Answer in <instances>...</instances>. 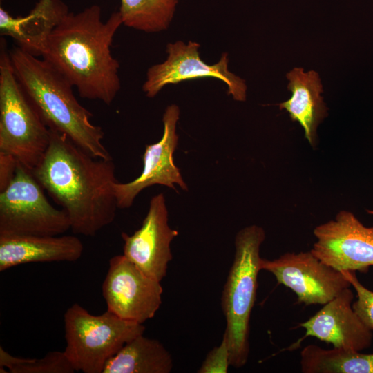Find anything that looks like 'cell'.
<instances>
[{"label":"cell","instance_id":"cell-1","mask_svg":"<svg viewBox=\"0 0 373 373\" xmlns=\"http://www.w3.org/2000/svg\"><path fill=\"white\" fill-rule=\"evenodd\" d=\"M32 174L67 213L74 233L95 236L114 221L118 207L113 158H96L50 130L48 148Z\"/></svg>","mask_w":373,"mask_h":373},{"label":"cell","instance_id":"cell-2","mask_svg":"<svg viewBox=\"0 0 373 373\" xmlns=\"http://www.w3.org/2000/svg\"><path fill=\"white\" fill-rule=\"evenodd\" d=\"M122 24L119 11L102 21L98 5L68 12L50 35L41 57L82 98L110 105L121 88L119 64L111 47Z\"/></svg>","mask_w":373,"mask_h":373},{"label":"cell","instance_id":"cell-3","mask_svg":"<svg viewBox=\"0 0 373 373\" xmlns=\"http://www.w3.org/2000/svg\"><path fill=\"white\" fill-rule=\"evenodd\" d=\"M9 55L19 84L46 125L92 156L111 159L103 144V129L90 122L93 114L78 102L73 85L43 58L17 46L9 50Z\"/></svg>","mask_w":373,"mask_h":373},{"label":"cell","instance_id":"cell-4","mask_svg":"<svg viewBox=\"0 0 373 373\" xmlns=\"http://www.w3.org/2000/svg\"><path fill=\"white\" fill-rule=\"evenodd\" d=\"M265 239L262 227L252 224L240 230L235 238V254L221 305L226 319V336L230 365L240 368L249 355L250 317L256 298L260 270V247Z\"/></svg>","mask_w":373,"mask_h":373},{"label":"cell","instance_id":"cell-5","mask_svg":"<svg viewBox=\"0 0 373 373\" xmlns=\"http://www.w3.org/2000/svg\"><path fill=\"white\" fill-rule=\"evenodd\" d=\"M50 130L19 84L4 39L0 50V151L32 172L50 144Z\"/></svg>","mask_w":373,"mask_h":373},{"label":"cell","instance_id":"cell-6","mask_svg":"<svg viewBox=\"0 0 373 373\" xmlns=\"http://www.w3.org/2000/svg\"><path fill=\"white\" fill-rule=\"evenodd\" d=\"M64 325V352L75 372L84 373H103L107 362L145 330L143 324L122 319L108 310L91 314L78 303L66 310Z\"/></svg>","mask_w":373,"mask_h":373},{"label":"cell","instance_id":"cell-7","mask_svg":"<svg viewBox=\"0 0 373 373\" xmlns=\"http://www.w3.org/2000/svg\"><path fill=\"white\" fill-rule=\"evenodd\" d=\"M42 188L18 162L14 178L0 191V236H57L70 229L67 213L54 207Z\"/></svg>","mask_w":373,"mask_h":373},{"label":"cell","instance_id":"cell-8","mask_svg":"<svg viewBox=\"0 0 373 373\" xmlns=\"http://www.w3.org/2000/svg\"><path fill=\"white\" fill-rule=\"evenodd\" d=\"M200 45L189 41L169 43L166 46L167 57L164 61L151 66L142 85V90L149 98L155 97L169 84L202 78H216L227 86V93L233 99H246L247 86L244 79L231 73L228 68V54L223 52L213 64L204 62L200 57Z\"/></svg>","mask_w":373,"mask_h":373},{"label":"cell","instance_id":"cell-9","mask_svg":"<svg viewBox=\"0 0 373 373\" xmlns=\"http://www.w3.org/2000/svg\"><path fill=\"white\" fill-rule=\"evenodd\" d=\"M260 267L306 305H324L352 286L345 271L324 263L311 251L287 252L273 260L261 258Z\"/></svg>","mask_w":373,"mask_h":373},{"label":"cell","instance_id":"cell-10","mask_svg":"<svg viewBox=\"0 0 373 373\" xmlns=\"http://www.w3.org/2000/svg\"><path fill=\"white\" fill-rule=\"evenodd\" d=\"M107 310L143 324L162 305L161 282L146 275L123 254L112 257L102 286Z\"/></svg>","mask_w":373,"mask_h":373},{"label":"cell","instance_id":"cell-11","mask_svg":"<svg viewBox=\"0 0 373 373\" xmlns=\"http://www.w3.org/2000/svg\"><path fill=\"white\" fill-rule=\"evenodd\" d=\"M312 254L340 271L366 272L373 266V226H365L351 211H340L314 229Z\"/></svg>","mask_w":373,"mask_h":373},{"label":"cell","instance_id":"cell-12","mask_svg":"<svg viewBox=\"0 0 373 373\" xmlns=\"http://www.w3.org/2000/svg\"><path fill=\"white\" fill-rule=\"evenodd\" d=\"M180 108L176 104L166 107L163 114L164 131L160 141L148 144L143 154V169L135 180L114 184V191L119 209L130 207L137 195L144 189L155 184L176 190L175 184L187 190L180 169L174 163L173 153L178 145L177 123Z\"/></svg>","mask_w":373,"mask_h":373},{"label":"cell","instance_id":"cell-13","mask_svg":"<svg viewBox=\"0 0 373 373\" xmlns=\"http://www.w3.org/2000/svg\"><path fill=\"white\" fill-rule=\"evenodd\" d=\"M168 223L164 195L151 198L140 228L132 235L121 233L123 255L150 277L162 281L172 260L171 241L178 235Z\"/></svg>","mask_w":373,"mask_h":373},{"label":"cell","instance_id":"cell-14","mask_svg":"<svg viewBox=\"0 0 373 373\" xmlns=\"http://www.w3.org/2000/svg\"><path fill=\"white\" fill-rule=\"evenodd\" d=\"M354 294L350 287L324 305L299 326L305 329L303 338L312 336L334 347L362 351L368 348L373 334L352 308Z\"/></svg>","mask_w":373,"mask_h":373},{"label":"cell","instance_id":"cell-15","mask_svg":"<svg viewBox=\"0 0 373 373\" xmlns=\"http://www.w3.org/2000/svg\"><path fill=\"white\" fill-rule=\"evenodd\" d=\"M83 250L75 236H0V271L30 262H75Z\"/></svg>","mask_w":373,"mask_h":373},{"label":"cell","instance_id":"cell-16","mask_svg":"<svg viewBox=\"0 0 373 373\" xmlns=\"http://www.w3.org/2000/svg\"><path fill=\"white\" fill-rule=\"evenodd\" d=\"M68 12L61 0H39L25 17H14L1 7L0 35L12 38L22 50L41 57L50 35Z\"/></svg>","mask_w":373,"mask_h":373},{"label":"cell","instance_id":"cell-17","mask_svg":"<svg viewBox=\"0 0 373 373\" xmlns=\"http://www.w3.org/2000/svg\"><path fill=\"white\" fill-rule=\"evenodd\" d=\"M289 80L287 89L291 97L278 104L285 109L292 121L303 127L305 137L314 147L316 144V129L327 116V108L321 93L322 85L318 73L314 70L304 73L301 68H295L287 74Z\"/></svg>","mask_w":373,"mask_h":373},{"label":"cell","instance_id":"cell-18","mask_svg":"<svg viewBox=\"0 0 373 373\" xmlns=\"http://www.w3.org/2000/svg\"><path fill=\"white\" fill-rule=\"evenodd\" d=\"M173 365L164 345L143 334L125 344L107 362L103 373H169Z\"/></svg>","mask_w":373,"mask_h":373},{"label":"cell","instance_id":"cell-19","mask_svg":"<svg viewBox=\"0 0 373 373\" xmlns=\"http://www.w3.org/2000/svg\"><path fill=\"white\" fill-rule=\"evenodd\" d=\"M303 373H373V354L308 345L300 352Z\"/></svg>","mask_w":373,"mask_h":373},{"label":"cell","instance_id":"cell-20","mask_svg":"<svg viewBox=\"0 0 373 373\" xmlns=\"http://www.w3.org/2000/svg\"><path fill=\"white\" fill-rule=\"evenodd\" d=\"M178 0H121L122 24L145 32L166 30L173 18Z\"/></svg>","mask_w":373,"mask_h":373},{"label":"cell","instance_id":"cell-21","mask_svg":"<svg viewBox=\"0 0 373 373\" xmlns=\"http://www.w3.org/2000/svg\"><path fill=\"white\" fill-rule=\"evenodd\" d=\"M73 373L75 372L64 352L51 351L41 358L15 356L0 347V373Z\"/></svg>","mask_w":373,"mask_h":373},{"label":"cell","instance_id":"cell-22","mask_svg":"<svg viewBox=\"0 0 373 373\" xmlns=\"http://www.w3.org/2000/svg\"><path fill=\"white\" fill-rule=\"evenodd\" d=\"M345 272L357 294V300L352 303V308L361 321L373 330V291L359 282L355 271Z\"/></svg>","mask_w":373,"mask_h":373},{"label":"cell","instance_id":"cell-23","mask_svg":"<svg viewBox=\"0 0 373 373\" xmlns=\"http://www.w3.org/2000/svg\"><path fill=\"white\" fill-rule=\"evenodd\" d=\"M229 362V352L224 334L220 344L214 347L207 355L199 368V373H227Z\"/></svg>","mask_w":373,"mask_h":373},{"label":"cell","instance_id":"cell-24","mask_svg":"<svg viewBox=\"0 0 373 373\" xmlns=\"http://www.w3.org/2000/svg\"><path fill=\"white\" fill-rule=\"evenodd\" d=\"M18 162L11 155L0 151V191L5 189L14 178Z\"/></svg>","mask_w":373,"mask_h":373},{"label":"cell","instance_id":"cell-25","mask_svg":"<svg viewBox=\"0 0 373 373\" xmlns=\"http://www.w3.org/2000/svg\"><path fill=\"white\" fill-rule=\"evenodd\" d=\"M369 213H372L373 214V211H367Z\"/></svg>","mask_w":373,"mask_h":373}]
</instances>
